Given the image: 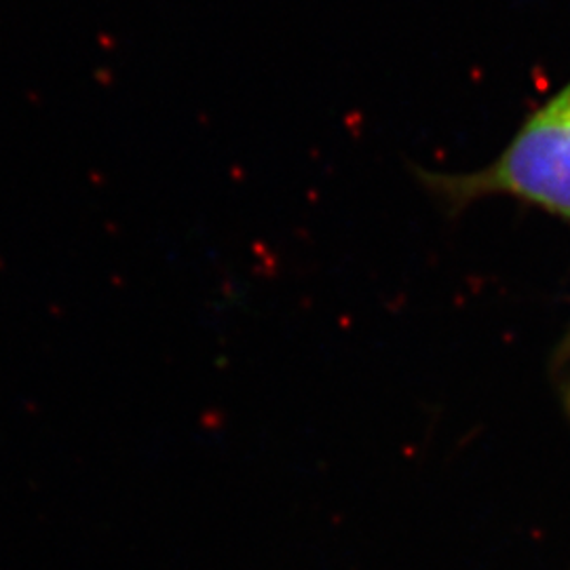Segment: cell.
Returning <instances> with one entry per match:
<instances>
[{"label":"cell","mask_w":570,"mask_h":570,"mask_svg":"<svg viewBox=\"0 0 570 570\" xmlns=\"http://www.w3.org/2000/svg\"><path fill=\"white\" fill-rule=\"evenodd\" d=\"M551 381L570 419V322L551 355Z\"/></svg>","instance_id":"obj_2"},{"label":"cell","mask_w":570,"mask_h":570,"mask_svg":"<svg viewBox=\"0 0 570 570\" xmlns=\"http://www.w3.org/2000/svg\"><path fill=\"white\" fill-rule=\"evenodd\" d=\"M416 176L450 214L501 197L570 226V79L530 110L489 164L471 171L421 167Z\"/></svg>","instance_id":"obj_1"}]
</instances>
